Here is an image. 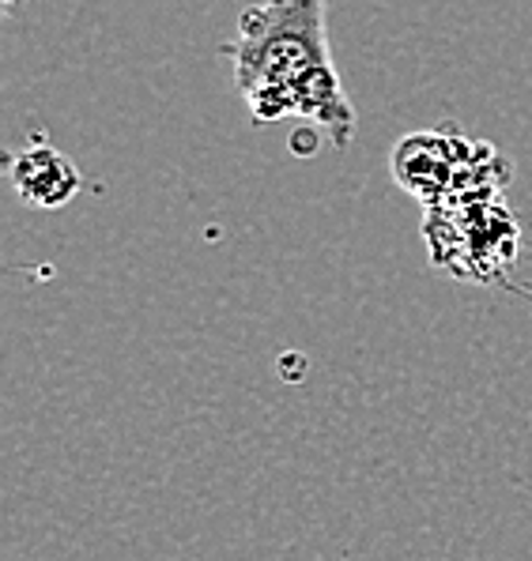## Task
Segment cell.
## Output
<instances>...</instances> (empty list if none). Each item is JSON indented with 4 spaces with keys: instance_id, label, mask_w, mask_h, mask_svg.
I'll return each mask as SVG.
<instances>
[{
    "instance_id": "6da1fadb",
    "label": "cell",
    "mask_w": 532,
    "mask_h": 561,
    "mask_svg": "<svg viewBox=\"0 0 532 561\" xmlns=\"http://www.w3.org/2000/svg\"><path fill=\"white\" fill-rule=\"evenodd\" d=\"M329 0H264L238 15V38L219 54L235 68V88L253 125L303 117L332 148L355 140V106L348 102L329 57Z\"/></svg>"
},
{
    "instance_id": "7a4b0ae2",
    "label": "cell",
    "mask_w": 532,
    "mask_h": 561,
    "mask_svg": "<svg viewBox=\"0 0 532 561\" xmlns=\"http://www.w3.org/2000/svg\"><path fill=\"white\" fill-rule=\"evenodd\" d=\"M8 170H12V188L20 193V201L27 207H38V211L65 207L83 188L76 162L65 151L49 148V144L23 148Z\"/></svg>"
},
{
    "instance_id": "3957f363",
    "label": "cell",
    "mask_w": 532,
    "mask_h": 561,
    "mask_svg": "<svg viewBox=\"0 0 532 561\" xmlns=\"http://www.w3.org/2000/svg\"><path fill=\"white\" fill-rule=\"evenodd\" d=\"M450 140L445 136H408L397 144L393 151V174L405 188L419 196V201L434 204L439 193L453 185V170H450Z\"/></svg>"
},
{
    "instance_id": "277c9868",
    "label": "cell",
    "mask_w": 532,
    "mask_h": 561,
    "mask_svg": "<svg viewBox=\"0 0 532 561\" xmlns=\"http://www.w3.org/2000/svg\"><path fill=\"white\" fill-rule=\"evenodd\" d=\"M310 144H314V133H295V136H291V151H295V154H314Z\"/></svg>"
},
{
    "instance_id": "5b68a950",
    "label": "cell",
    "mask_w": 532,
    "mask_h": 561,
    "mask_svg": "<svg viewBox=\"0 0 532 561\" xmlns=\"http://www.w3.org/2000/svg\"><path fill=\"white\" fill-rule=\"evenodd\" d=\"M0 8H4V12H12V8H15V0H0Z\"/></svg>"
}]
</instances>
